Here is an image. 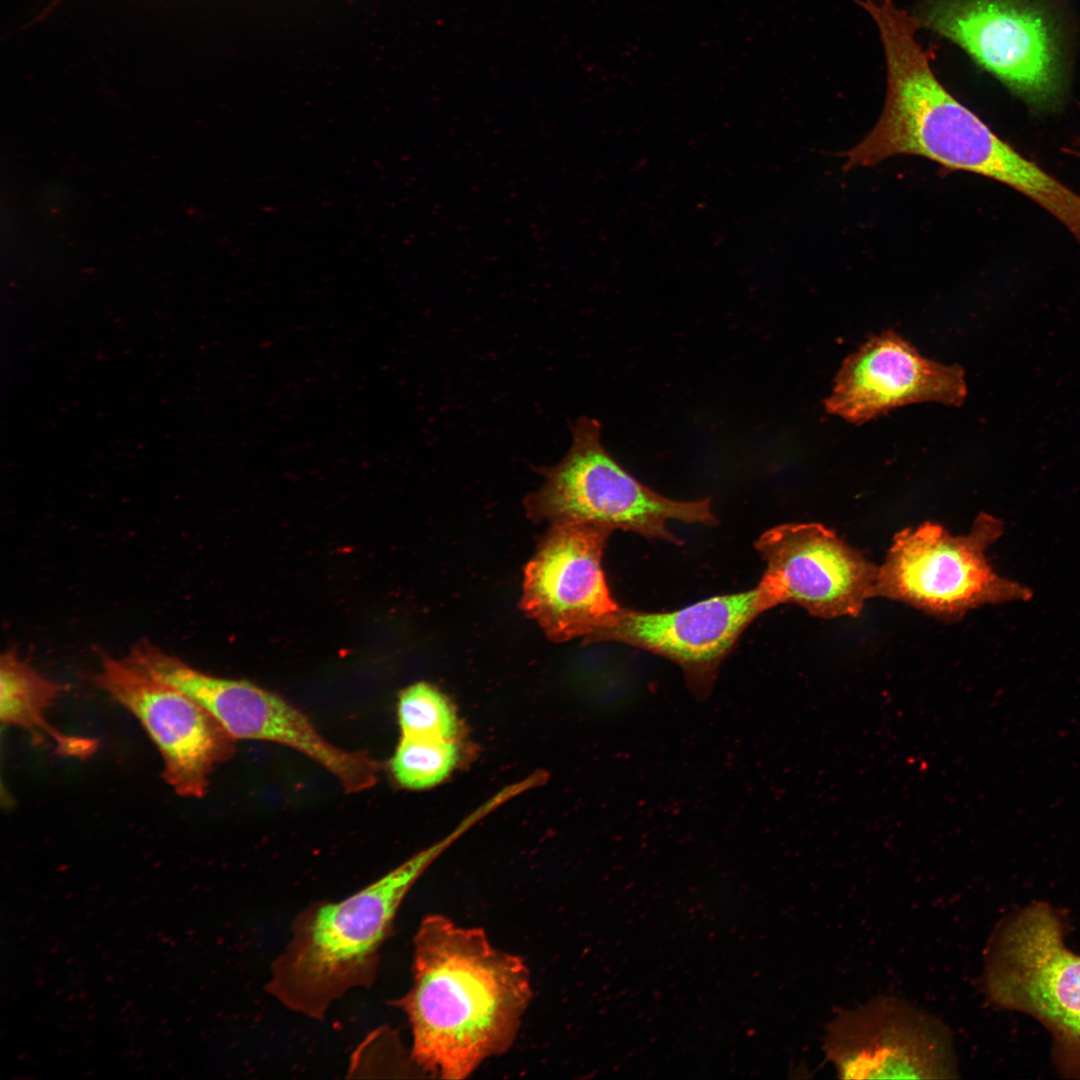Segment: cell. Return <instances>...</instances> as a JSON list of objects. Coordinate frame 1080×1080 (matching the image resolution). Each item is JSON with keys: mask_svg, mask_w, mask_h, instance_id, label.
I'll return each instance as SVG.
<instances>
[{"mask_svg": "<svg viewBox=\"0 0 1080 1080\" xmlns=\"http://www.w3.org/2000/svg\"><path fill=\"white\" fill-rule=\"evenodd\" d=\"M859 4L880 33L887 90L877 124L844 153L845 170L875 166L895 155H917L946 169L1005 184L1059 222L1078 214V193L1002 140L940 83L917 40L920 26L913 14L894 0H861Z\"/></svg>", "mask_w": 1080, "mask_h": 1080, "instance_id": "1", "label": "cell"}, {"mask_svg": "<svg viewBox=\"0 0 1080 1080\" xmlns=\"http://www.w3.org/2000/svg\"><path fill=\"white\" fill-rule=\"evenodd\" d=\"M531 998L521 957L492 945L482 928L430 914L413 938L412 985L392 1004L410 1025L414 1065L460 1080L512 1046Z\"/></svg>", "mask_w": 1080, "mask_h": 1080, "instance_id": "2", "label": "cell"}, {"mask_svg": "<svg viewBox=\"0 0 1080 1080\" xmlns=\"http://www.w3.org/2000/svg\"><path fill=\"white\" fill-rule=\"evenodd\" d=\"M466 817L449 835L339 901L301 910L291 938L273 960L266 991L288 1010L322 1020L332 1003L355 988H370L380 951L413 885L451 844L476 824Z\"/></svg>", "mask_w": 1080, "mask_h": 1080, "instance_id": "3", "label": "cell"}, {"mask_svg": "<svg viewBox=\"0 0 1080 1080\" xmlns=\"http://www.w3.org/2000/svg\"><path fill=\"white\" fill-rule=\"evenodd\" d=\"M1063 916L1032 902L1003 919L985 953L984 990L996 1006L1029 1015L1052 1038L1057 1070L1080 1079V954Z\"/></svg>", "mask_w": 1080, "mask_h": 1080, "instance_id": "4", "label": "cell"}, {"mask_svg": "<svg viewBox=\"0 0 1080 1080\" xmlns=\"http://www.w3.org/2000/svg\"><path fill=\"white\" fill-rule=\"evenodd\" d=\"M570 428L572 443L564 458L536 468L544 483L524 500L531 520L594 522L677 545L682 542L667 530V521L718 523L710 498L672 500L630 475L605 449L597 419L581 416Z\"/></svg>", "mask_w": 1080, "mask_h": 1080, "instance_id": "5", "label": "cell"}, {"mask_svg": "<svg viewBox=\"0 0 1080 1080\" xmlns=\"http://www.w3.org/2000/svg\"><path fill=\"white\" fill-rule=\"evenodd\" d=\"M1003 531V522L986 512L964 535L929 521L902 529L879 566L875 597L903 602L943 621L959 620L983 605L1030 600L1031 589L1000 576L986 557Z\"/></svg>", "mask_w": 1080, "mask_h": 1080, "instance_id": "6", "label": "cell"}, {"mask_svg": "<svg viewBox=\"0 0 1080 1080\" xmlns=\"http://www.w3.org/2000/svg\"><path fill=\"white\" fill-rule=\"evenodd\" d=\"M913 15L1032 107L1047 109L1061 98V41L1037 0H921Z\"/></svg>", "mask_w": 1080, "mask_h": 1080, "instance_id": "7", "label": "cell"}, {"mask_svg": "<svg viewBox=\"0 0 1080 1080\" xmlns=\"http://www.w3.org/2000/svg\"><path fill=\"white\" fill-rule=\"evenodd\" d=\"M126 658L193 699L236 740L290 747L325 768L348 793L367 790L378 780L379 763L367 752L334 746L301 710L273 692L248 681L206 674L148 641L138 643Z\"/></svg>", "mask_w": 1080, "mask_h": 1080, "instance_id": "8", "label": "cell"}, {"mask_svg": "<svg viewBox=\"0 0 1080 1080\" xmlns=\"http://www.w3.org/2000/svg\"><path fill=\"white\" fill-rule=\"evenodd\" d=\"M94 681L142 725L174 792L203 797L214 769L235 753L236 739L193 699L126 658L101 655Z\"/></svg>", "mask_w": 1080, "mask_h": 1080, "instance_id": "9", "label": "cell"}, {"mask_svg": "<svg viewBox=\"0 0 1080 1080\" xmlns=\"http://www.w3.org/2000/svg\"><path fill=\"white\" fill-rule=\"evenodd\" d=\"M754 546L766 562L756 587L763 611L794 603L815 617H857L875 597L879 566L822 524L778 525Z\"/></svg>", "mask_w": 1080, "mask_h": 1080, "instance_id": "10", "label": "cell"}, {"mask_svg": "<svg viewBox=\"0 0 1080 1080\" xmlns=\"http://www.w3.org/2000/svg\"><path fill=\"white\" fill-rule=\"evenodd\" d=\"M612 528L594 522L553 523L524 570L520 606L553 642L584 640L620 609L602 569Z\"/></svg>", "mask_w": 1080, "mask_h": 1080, "instance_id": "11", "label": "cell"}, {"mask_svg": "<svg viewBox=\"0 0 1080 1080\" xmlns=\"http://www.w3.org/2000/svg\"><path fill=\"white\" fill-rule=\"evenodd\" d=\"M824 1049L843 1079L958 1077L949 1028L894 997H879L839 1014Z\"/></svg>", "mask_w": 1080, "mask_h": 1080, "instance_id": "12", "label": "cell"}, {"mask_svg": "<svg viewBox=\"0 0 1080 1080\" xmlns=\"http://www.w3.org/2000/svg\"><path fill=\"white\" fill-rule=\"evenodd\" d=\"M763 612L757 588L668 613L620 607L584 642H621L668 658L681 668L696 698L704 700L742 632Z\"/></svg>", "mask_w": 1080, "mask_h": 1080, "instance_id": "13", "label": "cell"}, {"mask_svg": "<svg viewBox=\"0 0 1080 1080\" xmlns=\"http://www.w3.org/2000/svg\"><path fill=\"white\" fill-rule=\"evenodd\" d=\"M963 370L923 357L892 331L870 338L842 364L826 410L861 424L899 406L939 402L960 405Z\"/></svg>", "mask_w": 1080, "mask_h": 1080, "instance_id": "14", "label": "cell"}, {"mask_svg": "<svg viewBox=\"0 0 1080 1080\" xmlns=\"http://www.w3.org/2000/svg\"><path fill=\"white\" fill-rule=\"evenodd\" d=\"M64 687L45 677L20 658L15 649H7L0 658V720L9 727L23 729L33 736L48 739L57 754L86 759L98 748L91 737L71 735L52 725L46 717L49 708Z\"/></svg>", "mask_w": 1080, "mask_h": 1080, "instance_id": "15", "label": "cell"}, {"mask_svg": "<svg viewBox=\"0 0 1080 1080\" xmlns=\"http://www.w3.org/2000/svg\"><path fill=\"white\" fill-rule=\"evenodd\" d=\"M458 761L455 740L401 736L390 771L401 787L422 790L442 783Z\"/></svg>", "mask_w": 1080, "mask_h": 1080, "instance_id": "16", "label": "cell"}, {"mask_svg": "<svg viewBox=\"0 0 1080 1080\" xmlns=\"http://www.w3.org/2000/svg\"><path fill=\"white\" fill-rule=\"evenodd\" d=\"M401 736L455 740L458 719L449 699L426 682L401 691L397 707Z\"/></svg>", "mask_w": 1080, "mask_h": 1080, "instance_id": "17", "label": "cell"}, {"mask_svg": "<svg viewBox=\"0 0 1080 1080\" xmlns=\"http://www.w3.org/2000/svg\"><path fill=\"white\" fill-rule=\"evenodd\" d=\"M1069 152L1080 159V138L1073 144Z\"/></svg>", "mask_w": 1080, "mask_h": 1080, "instance_id": "18", "label": "cell"}]
</instances>
